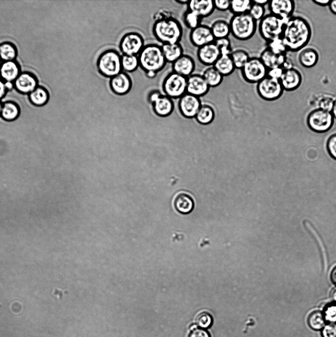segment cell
<instances>
[{"label": "cell", "mask_w": 336, "mask_h": 337, "mask_svg": "<svg viewBox=\"0 0 336 337\" xmlns=\"http://www.w3.org/2000/svg\"><path fill=\"white\" fill-rule=\"evenodd\" d=\"M180 22L170 13L162 14L154 21L153 34L162 44L180 43L183 36Z\"/></svg>", "instance_id": "cell-2"}, {"label": "cell", "mask_w": 336, "mask_h": 337, "mask_svg": "<svg viewBox=\"0 0 336 337\" xmlns=\"http://www.w3.org/2000/svg\"><path fill=\"white\" fill-rule=\"evenodd\" d=\"M213 66L224 77L230 75L235 70L230 55H221Z\"/></svg>", "instance_id": "cell-28"}, {"label": "cell", "mask_w": 336, "mask_h": 337, "mask_svg": "<svg viewBox=\"0 0 336 337\" xmlns=\"http://www.w3.org/2000/svg\"><path fill=\"white\" fill-rule=\"evenodd\" d=\"M256 84L258 95L266 101L278 99L282 96L284 91L279 79L267 76Z\"/></svg>", "instance_id": "cell-10"}, {"label": "cell", "mask_w": 336, "mask_h": 337, "mask_svg": "<svg viewBox=\"0 0 336 337\" xmlns=\"http://www.w3.org/2000/svg\"><path fill=\"white\" fill-rule=\"evenodd\" d=\"M322 311L315 310L309 315L307 324L314 330H321L327 324Z\"/></svg>", "instance_id": "cell-35"}, {"label": "cell", "mask_w": 336, "mask_h": 337, "mask_svg": "<svg viewBox=\"0 0 336 337\" xmlns=\"http://www.w3.org/2000/svg\"><path fill=\"white\" fill-rule=\"evenodd\" d=\"M0 61H1V60H0Z\"/></svg>", "instance_id": "cell-60"}, {"label": "cell", "mask_w": 336, "mask_h": 337, "mask_svg": "<svg viewBox=\"0 0 336 337\" xmlns=\"http://www.w3.org/2000/svg\"><path fill=\"white\" fill-rule=\"evenodd\" d=\"M284 70L280 67H275L268 70L267 76L279 79L281 77Z\"/></svg>", "instance_id": "cell-48"}, {"label": "cell", "mask_w": 336, "mask_h": 337, "mask_svg": "<svg viewBox=\"0 0 336 337\" xmlns=\"http://www.w3.org/2000/svg\"><path fill=\"white\" fill-rule=\"evenodd\" d=\"M174 206L175 209L182 214L191 213L194 207V202L192 197L188 193L181 192L174 198Z\"/></svg>", "instance_id": "cell-26"}, {"label": "cell", "mask_w": 336, "mask_h": 337, "mask_svg": "<svg viewBox=\"0 0 336 337\" xmlns=\"http://www.w3.org/2000/svg\"><path fill=\"white\" fill-rule=\"evenodd\" d=\"M14 88L23 94H29L38 86V80L34 75L29 72H21L13 82Z\"/></svg>", "instance_id": "cell-20"}, {"label": "cell", "mask_w": 336, "mask_h": 337, "mask_svg": "<svg viewBox=\"0 0 336 337\" xmlns=\"http://www.w3.org/2000/svg\"><path fill=\"white\" fill-rule=\"evenodd\" d=\"M187 77L171 72L164 78L162 88L164 94L177 99L186 93Z\"/></svg>", "instance_id": "cell-7"}, {"label": "cell", "mask_w": 336, "mask_h": 337, "mask_svg": "<svg viewBox=\"0 0 336 337\" xmlns=\"http://www.w3.org/2000/svg\"><path fill=\"white\" fill-rule=\"evenodd\" d=\"M252 4L251 0H231L229 10L233 15L247 13Z\"/></svg>", "instance_id": "cell-37"}, {"label": "cell", "mask_w": 336, "mask_h": 337, "mask_svg": "<svg viewBox=\"0 0 336 337\" xmlns=\"http://www.w3.org/2000/svg\"><path fill=\"white\" fill-rule=\"evenodd\" d=\"M29 100L35 107H43L47 104L49 99V94L44 87L38 86L28 95Z\"/></svg>", "instance_id": "cell-31"}, {"label": "cell", "mask_w": 336, "mask_h": 337, "mask_svg": "<svg viewBox=\"0 0 336 337\" xmlns=\"http://www.w3.org/2000/svg\"><path fill=\"white\" fill-rule=\"evenodd\" d=\"M187 7L202 19L211 15L215 10L213 0H190Z\"/></svg>", "instance_id": "cell-23"}, {"label": "cell", "mask_w": 336, "mask_h": 337, "mask_svg": "<svg viewBox=\"0 0 336 337\" xmlns=\"http://www.w3.org/2000/svg\"><path fill=\"white\" fill-rule=\"evenodd\" d=\"M210 89L202 74L194 73L187 77V93L201 98L206 95Z\"/></svg>", "instance_id": "cell-17"}, {"label": "cell", "mask_w": 336, "mask_h": 337, "mask_svg": "<svg viewBox=\"0 0 336 337\" xmlns=\"http://www.w3.org/2000/svg\"><path fill=\"white\" fill-rule=\"evenodd\" d=\"M202 104L200 98L187 93L178 99L179 110L181 114L187 118L195 117Z\"/></svg>", "instance_id": "cell-14"}, {"label": "cell", "mask_w": 336, "mask_h": 337, "mask_svg": "<svg viewBox=\"0 0 336 337\" xmlns=\"http://www.w3.org/2000/svg\"><path fill=\"white\" fill-rule=\"evenodd\" d=\"M319 59L317 51L312 47L303 48L298 55V61L304 68H311L315 66Z\"/></svg>", "instance_id": "cell-25"}, {"label": "cell", "mask_w": 336, "mask_h": 337, "mask_svg": "<svg viewBox=\"0 0 336 337\" xmlns=\"http://www.w3.org/2000/svg\"><path fill=\"white\" fill-rule=\"evenodd\" d=\"M331 0H312V1L315 4L321 6H328Z\"/></svg>", "instance_id": "cell-51"}, {"label": "cell", "mask_w": 336, "mask_h": 337, "mask_svg": "<svg viewBox=\"0 0 336 337\" xmlns=\"http://www.w3.org/2000/svg\"><path fill=\"white\" fill-rule=\"evenodd\" d=\"M5 85L7 90L12 89L14 87L13 82H5Z\"/></svg>", "instance_id": "cell-56"}, {"label": "cell", "mask_w": 336, "mask_h": 337, "mask_svg": "<svg viewBox=\"0 0 336 337\" xmlns=\"http://www.w3.org/2000/svg\"><path fill=\"white\" fill-rule=\"evenodd\" d=\"M331 112L334 117L336 118V99L334 101V104Z\"/></svg>", "instance_id": "cell-55"}, {"label": "cell", "mask_w": 336, "mask_h": 337, "mask_svg": "<svg viewBox=\"0 0 336 337\" xmlns=\"http://www.w3.org/2000/svg\"><path fill=\"white\" fill-rule=\"evenodd\" d=\"M328 6L330 11L336 15V0H331Z\"/></svg>", "instance_id": "cell-52"}, {"label": "cell", "mask_w": 336, "mask_h": 337, "mask_svg": "<svg viewBox=\"0 0 336 337\" xmlns=\"http://www.w3.org/2000/svg\"><path fill=\"white\" fill-rule=\"evenodd\" d=\"M190 0H174V1L180 4L187 5Z\"/></svg>", "instance_id": "cell-57"}, {"label": "cell", "mask_w": 336, "mask_h": 337, "mask_svg": "<svg viewBox=\"0 0 336 337\" xmlns=\"http://www.w3.org/2000/svg\"><path fill=\"white\" fill-rule=\"evenodd\" d=\"M268 70L259 57H250L240 71L242 77L246 82L257 84L267 76Z\"/></svg>", "instance_id": "cell-8"}, {"label": "cell", "mask_w": 336, "mask_h": 337, "mask_svg": "<svg viewBox=\"0 0 336 337\" xmlns=\"http://www.w3.org/2000/svg\"><path fill=\"white\" fill-rule=\"evenodd\" d=\"M121 66L122 71L125 73H132L139 67L137 55H121Z\"/></svg>", "instance_id": "cell-38"}, {"label": "cell", "mask_w": 336, "mask_h": 337, "mask_svg": "<svg viewBox=\"0 0 336 337\" xmlns=\"http://www.w3.org/2000/svg\"><path fill=\"white\" fill-rule=\"evenodd\" d=\"M265 12L266 9L264 6L252 2L248 13L257 22L260 21L265 16Z\"/></svg>", "instance_id": "cell-43"}, {"label": "cell", "mask_w": 336, "mask_h": 337, "mask_svg": "<svg viewBox=\"0 0 336 337\" xmlns=\"http://www.w3.org/2000/svg\"><path fill=\"white\" fill-rule=\"evenodd\" d=\"M171 64L172 72L186 77L194 74L196 68L194 59L184 53Z\"/></svg>", "instance_id": "cell-22"}, {"label": "cell", "mask_w": 336, "mask_h": 337, "mask_svg": "<svg viewBox=\"0 0 336 337\" xmlns=\"http://www.w3.org/2000/svg\"><path fill=\"white\" fill-rule=\"evenodd\" d=\"M322 337H336V323H327L321 330Z\"/></svg>", "instance_id": "cell-46"}, {"label": "cell", "mask_w": 336, "mask_h": 337, "mask_svg": "<svg viewBox=\"0 0 336 337\" xmlns=\"http://www.w3.org/2000/svg\"><path fill=\"white\" fill-rule=\"evenodd\" d=\"M99 73L103 76L111 78L122 71L121 55L114 49L102 52L97 60Z\"/></svg>", "instance_id": "cell-5"}, {"label": "cell", "mask_w": 336, "mask_h": 337, "mask_svg": "<svg viewBox=\"0 0 336 337\" xmlns=\"http://www.w3.org/2000/svg\"><path fill=\"white\" fill-rule=\"evenodd\" d=\"M259 58L268 70L275 67L286 70L293 67L286 54L276 53L268 47L262 51Z\"/></svg>", "instance_id": "cell-13"}, {"label": "cell", "mask_w": 336, "mask_h": 337, "mask_svg": "<svg viewBox=\"0 0 336 337\" xmlns=\"http://www.w3.org/2000/svg\"><path fill=\"white\" fill-rule=\"evenodd\" d=\"M20 114V106L15 102L8 100L2 102L0 117L6 121L17 119Z\"/></svg>", "instance_id": "cell-29"}, {"label": "cell", "mask_w": 336, "mask_h": 337, "mask_svg": "<svg viewBox=\"0 0 336 337\" xmlns=\"http://www.w3.org/2000/svg\"><path fill=\"white\" fill-rule=\"evenodd\" d=\"M139 67L145 73L157 75L168 63L161 46L149 43L145 45L137 55Z\"/></svg>", "instance_id": "cell-3"}, {"label": "cell", "mask_w": 336, "mask_h": 337, "mask_svg": "<svg viewBox=\"0 0 336 337\" xmlns=\"http://www.w3.org/2000/svg\"><path fill=\"white\" fill-rule=\"evenodd\" d=\"M212 317L211 315L207 312H202L196 317V322L197 325L202 329L209 328L212 324Z\"/></svg>", "instance_id": "cell-40"}, {"label": "cell", "mask_w": 336, "mask_h": 337, "mask_svg": "<svg viewBox=\"0 0 336 337\" xmlns=\"http://www.w3.org/2000/svg\"><path fill=\"white\" fill-rule=\"evenodd\" d=\"M229 23L231 34L238 40L250 39L257 30V22L248 13L233 15Z\"/></svg>", "instance_id": "cell-4"}, {"label": "cell", "mask_w": 336, "mask_h": 337, "mask_svg": "<svg viewBox=\"0 0 336 337\" xmlns=\"http://www.w3.org/2000/svg\"><path fill=\"white\" fill-rule=\"evenodd\" d=\"M286 20L271 13L265 15L258 24L260 36L267 43L280 38Z\"/></svg>", "instance_id": "cell-6"}, {"label": "cell", "mask_w": 336, "mask_h": 337, "mask_svg": "<svg viewBox=\"0 0 336 337\" xmlns=\"http://www.w3.org/2000/svg\"><path fill=\"white\" fill-rule=\"evenodd\" d=\"M21 73V67L16 60L2 62L0 64V78L4 82H13Z\"/></svg>", "instance_id": "cell-24"}, {"label": "cell", "mask_w": 336, "mask_h": 337, "mask_svg": "<svg viewBox=\"0 0 336 337\" xmlns=\"http://www.w3.org/2000/svg\"><path fill=\"white\" fill-rule=\"evenodd\" d=\"M334 122L331 112L319 108L312 111L308 115L307 123L310 129L318 133L329 130Z\"/></svg>", "instance_id": "cell-9"}, {"label": "cell", "mask_w": 336, "mask_h": 337, "mask_svg": "<svg viewBox=\"0 0 336 337\" xmlns=\"http://www.w3.org/2000/svg\"><path fill=\"white\" fill-rule=\"evenodd\" d=\"M7 91L5 85V82L0 78V100L4 97Z\"/></svg>", "instance_id": "cell-50"}, {"label": "cell", "mask_w": 336, "mask_h": 337, "mask_svg": "<svg viewBox=\"0 0 336 337\" xmlns=\"http://www.w3.org/2000/svg\"><path fill=\"white\" fill-rule=\"evenodd\" d=\"M202 75L210 88H215L219 86L224 78L213 66L207 67Z\"/></svg>", "instance_id": "cell-32"}, {"label": "cell", "mask_w": 336, "mask_h": 337, "mask_svg": "<svg viewBox=\"0 0 336 337\" xmlns=\"http://www.w3.org/2000/svg\"><path fill=\"white\" fill-rule=\"evenodd\" d=\"M334 100L330 96H324L321 98L318 103L319 108L331 112Z\"/></svg>", "instance_id": "cell-44"}, {"label": "cell", "mask_w": 336, "mask_h": 337, "mask_svg": "<svg viewBox=\"0 0 336 337\" xmlns=\"http://www.w3.org/2000/svg\"><path fill=\"white\" fill-rule=\"evenodd\" d=\"M215 116L214 110L210 105L202 103L195 117L201 124H207L211 122Z\"/></svg>", "instance_id": "cell-33"}, {"label": "cell", "mask_w": 336, "mask_h": 337, "mask_svg": "<svg viewBox=\"0 0 336 337\" xmlns=\"http://www.w3.org/2000/svg\"><path fill=\"white\" fill-rule=\"evenodd\" d=\"M188 337H210L209 334L205 330L196 328L192 331Z\"/></svg>", "instance_id": "cell-49"}, {"label": "cell", "mask_w": 336, "mask_h": 337, "mask_svg": "<svg viewBox=\"0 0 336 337\" xmlns=\"http://www.w3.org/2000/svg\"><path fill=\"white\" fill-rule=\"evenodd\" d=\"M2 106V102L0 100V116Z\"/></svg>", "instance_id": "cell-59"}, {"label": "cell", "mask_w": 336, "mask_h": 337, "mask_svg": "<svg viewBox=\"0 0 336 337\" xmlns=\"http://www.w3.org/2000/svg\"><path fill=\"white\" fill-rule=\"evenodd\" d=\"M331 297L334 302L336 303V289L333 290Z\"/></svg>", "instance_id": "cell-58"}, {"label": "cell", "mask_w": 336, "mask_h": 337, "mask_svg": "<svg viewBox=\"0 0 336 337\" xmlns=\"http://www.w3.org/2000/svg\"><path fill=\"white\" fill-rule=\"evenodd\" d=\"M148 100L152 104L155 113L160 116H167L174 109L173 100L158 91H153L148 95Z\"/></svg>", "instance_id": "cell-12"}, {"label": "cell", "mask_w": 336, "mask_h": 337, "mask_svg": "<svg viewBox=\"0 0 336 337\" xmlns=\"http://www.w3.org/2000/svg\"><path fill=\"white\" fill-rule=\"evenodd\" d=\"M202 19L194 12L187 9L183 15V21L185 26L190 30L201 24Z\"/></svg>", "instance_id": "cell-39"}, {"label": "cell", "mask_w": 336, "mask_h": 337, "mask_svg": "<svg viewBox=\"0 0 336 337\" xmlns=\"http://www.w3.org/2000/svg\"><path fill=\"white\" fill-rule=\"evenodd\" d=\"M252 1L253 3L265 6L266 5L268 4L269 0H252Z\"/></svg>", "instance_id": "cell-53"}, {"label": "cell", "mask_w": 336, "mask_h": 337, "mask_svg": "<svg viewBox=\"0 0 336 337\" xmlns=\"http://www.w3.org/2000/svg\"><path fill=\"white\" fill-rule=\"evenodd\" d=\"M210 28L215 40L229 37L231 34L229 23L225 19H218L214 20Z\"/></svg>", "instance_id": "cell-30"}, {"label": "cell", "mask_w": 336, "mask_h": 337, "mask_svg": "<svg viewBox=\"0 0 336 337\" xmlns=\"http://www.w3.org/2000/svg\"><path fill=\"white\" fill-rule=\"evenodd\" d=\"M214 42L217 46L221 55H230L233 51L231 40L229 37L215 39Z\"/></svg>", "instance_id": "cell-41"}, {"label": "cell", "mask_w": 336, "mask_h": 337, "mask_svg": "<svg viewBox=\"0 0 336 337\" xmlns=\"http://www.w3.org/2000/svg\"><path fill=\"white\" fill-rule=\"evenodd\" d=\"M189 40L193 46L199 48L214 42L215 38L210 26L201 24L190 31Z\"/></svg>", "instance_id": "cell-15"}, {"label": "cell", "mask_w": 336, "mask_h": 337, "mask_svg": "<svg viewBox=\"0 0 336 337\" xmlns=\"http://www.w3.org/2000/svg\"><path fill=\"white\" fill-rule=\"evenodd\" d=\"M326 145L329 154L336 160V133L333 134L328 138Z\"/></svg>", "instance_id": "cell-45"}, {"label": "cell", "mask_w": 336, "mask_h": 337, "mask_svg": "<svg viewBox=\"0 0 336 337\" xmlns=\"http://www.w3.org/2000/svg\"><path fill=\"white\" fill-rule=\"evenodd\" d=\"M331 278L333 283L336 285V266L332 271L331 274Z\"/></svg>", "instance_id": "cell-54"}, {"label": "cell", "mask_w": 336, "mask_h": 337, "mask_svg": "<svg viewBox=\"0 0 336 337\" xmlns=\"http://www.w3.org/2000/svg\"><path fill=\"white\" fill-rule=\"evenodd\" d=\"M235 69L241 70L250 58L248 52L243 49H236L230 54Z\"/></svg>", "instance_id": "cell-36"}, {"label": "cell", "mask_w": 336, "mask_h": 337, "mask_svg": "<svg viewBox=\"0 0 336 337\" xmlns=\"http://www.w3.org/2000/svg\"><path fill=\"white\" fill-rule=\"evenodd\" d=\"M161 47L167 63L172 64L184 54L183 48L180 43L164 44Z\"/></svg>", "instance_id": "cell-27"}, {"label": "cell", "mask_w": 336, "mask_h": 337, "mask_svg": "<svg viewBox=\"0 0 336 337\" xmlns=\"http://www.w3.org/2000/svg\"><path fill=\"white\" fill-rule=\"evenodd\" d=\"M144 39L139 33L130 32L121 37L119 48L122 55H138L144 46Z\"/></svg>", "instance_id": "cell-11"}, {"label": "cell", "mask_w": 336, "mask_h": 337, "mask_svg": "<svg viewBox=\"0 0 336 337\" xmlns=\"http://www.w3.org/2000/svg\"><path fill=\"white\" fill-rule=\"evenodd\" d=\"M279 81L284 91H292L301 85L302 75L299 70L292 67L284 70Z\"/></svg>", "instance_id": "cell-21"}, {"label": "cell", "mask_w": 336, "mask_h": 337, "mask_svg": "<svg viewBox=\"0 0 336 337\" xmlns=\"http://www.w3.org/2000/svg\"><path fill=\"white\" fill-rule=\"evenodd\" d=\"M270 13L287 20L293 16L295 3L293 0H271L268 3Z\"/></svg>", "instance_id": "cell-16"}, {"label": "cell", "mask_w": 336, "mask_h": 337, "mask_svg": "<svg viewBox=\"0 0 336 337\" xmlns=\"http://www.w3.org/2000/svg\"><path fill=\"white\" fill-rule=\"evenodd\" d=\"M311 35L308 22L302 17L292 16L285 21L280 39L287 51L297 52L305 47Z\"/></svg>", "instance_id": "cell-1"}, {"label": "cell", "mask_w": 336, "mask_h": 337, "mask_svg": "<svg viewBox=\"0 0 336 337\" xmlns=\"http://www.w3.org/2000/svg\"><path fill=\"white\" fill-rule=\"evenodd\" d=\"M322 312L327 323H336V303L328 304Z\"/></svg>", "instance_id": "cell-42"}, {"label": "cell", "mask_w": 336, "mask_h": 337, "mask_svg": "<svg viewBox=\"0 0 336 337\" xmlns=\"http://www.w3.org/2000/svg\"><path fill=\"white\" fill-rule=\"evenodd\" d=\"M219 50L214 42L198 48L197 57L202 65L212 66L220 56Z\"/></svg>", "instance_id": "cell-18"}, {"label": "cell", "mask_w": 336, "mask_h": 337, "mask_svg": "<svg viewBox=\"0 0 336 337\" xmlns=\"http://www.w3.org/2000/svg\"><path fill=\"white\" fill-rule=\"evenodd\" d=\"M109 87L111 91L117 95H124L128 93L132 87V81L129 75L123 71L111 77Z\"/></svg>", "instance_id": "cell-19"}, {"label": "cell", "mask_w": 336, "mask_h": 337, "mask_svg": "<svg viewBox=\"0 0 336 337\" xmlns=\"http://www.w3.org/2000/svg\"><path fill=\"white\" fill-rule=\"evenodd\" d=\"M215 9L220 11L229 10L231 0H213Z\"/></svg>", "instance_id": "cell-47"}, {"label": "cell", "mask_w": 336, "mask_h": 337, "mask_svg": "<svg viewBox=\"0 0 336 337\" xmlns=\"http://www.w3.org/2000/svg\"><path fill=\"white\" fill-rule=\"evenodd\" d=\"M17 48L13 43L5 41L0 44V59L2 62L15 60Z\"/></svg>", "instance_id": "cell-34"}]
</instances>
